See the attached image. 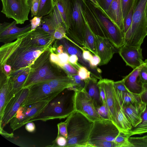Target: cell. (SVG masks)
Masks as SVG:
<instances>
[{
    "instance_id": "cell-9",
    "label": "cell",
    "mask_w": 147,
    "mask_h": 147,
    "mask_svg": "<svg viewBox=\"0 0 147 147\" xmlns=\"http://www.w3.org/2000/svg\"><path fill=\"white\" fill-rule=\"evenodd\" d=\"M119 132L118 128L111 120L95 121L90 136L89 143L102 141L114 142Z\"/></svg>"
},
{
    "instance_id": "cell-23",
    "label": "cell",
    "mask_w": 147,
    "mask_h": 147,
    "mask_svg": "<svg viewBox=\"0 0 147 147\" xmlns=\"http://www.w3.org/2000/svg\"><path fill=\"white\" fill-rule=\"evenodd\" d=\"M46 82L55 96L69 87H76V84L72 76H70L67 74Z\"/></svg>"
},
{
    "instance_id": "cell-42",
    "label": "cell",
    "mask_w": 147,
    "mask_h": 147,
    "mask_svg": "<svg viewBox=\"0 0 147 147\" xmlns=\"http://www.w3.org/2000/svg\"><path fill=\"white\" fill-rule=\"evenodd\" d=\"M58 133L57 135H61L66 138L68 137L67 128V120L61 122L57 125Z\"/></svg>"
},
{
    "instance_id": "cell-36",
    "label": "cell",
    "mask_w": 147,
    "mask_h": 147,
    "mask_svg": "<svg viewBox=\"0 0 147 147\" xmlns=\"http://www.w3.org/2000/svg\"><path fill=\"white\" fill-rule=\"evenodd\" d=\"M138 80L143 85H147V59L144 61V63L141 67Z\"/></svg>"
},
{
    "instance_id": "cell-41",
    "label": "cell",
    "mask_w": 147,
    "mask_h": 147,
    "mask_svg": "<svg viewBox=\"0 0 147 147\" xmlns=\"http://www.w3.org/2000/svg\"><path fill=\"white\" fill-rule=\"evenodd\" d=\"M90 147H116L114 142L106 141H97L89 143Z\"/></svg>"
},
{
    "instance_id": "cell-54",
    "label": "cell",
    "mask_w": 147,
    "mask_h": 147,
    "mask_svg": "<svg viewBox=\"0 0 147 147\" xmlns=\"http://www.w3.org/2000/svg\"><path fill=\"white\" fill-rule=\"evenodd\" d=\"M25 129L26 130L30 132H34L36 129L35 124L32 122H30L26 124Z\"/></svg>"
},
{
    "instance_id": "cell-43",
    "label": "cell",
    "mask_w": 147,
    "mask_h": 147,
    "mask_svg": "<svg viewBox=\"0 0 147 147\" xmlns=\"http://www.w3.org/2000/svg\"><path fill=\"white\" fill-rule=\"evenodd\" d=\"M90 71L87 68L82 65H80L78 71V74L83 80L89 78L90 77Z\"/></svg>"
},
{
    "instance_id": "cell-15",
    "label": "cell",
    "mask_w": 147,
    "mask_h": 147,
    "mask_svg": "<svg viewBox=\"0 0 147 147\" xmlns=\"http://www.w3.org/2000/svg\"><path fill=\"white\" fill-rule=\"evenodd\" d=\"M16 21L0 24V42L4 44L12 42L22 34L31 30V24L22 28L16 26Z\"/></svg>"
},
{
    "instance_id": "cell-48",
    "label": "cell",
    "mask_w": 147,
    "mask_h": 147,
    "mask_svg": "<svg viewBox=\"0 0 147 147\" xmlns=\"http://www.w3.org/2000/svg\"><path fill=\"white\" fill-rule=\"evenodd\" d=\"M113 85L114 88L119 91L130 92L125 86L123 79L120 81L114 82Z\"/></svg>"
},
{
    "instance_id": "cell-20",
    "label": "cell",
    "mask_w": 147,
    "mask_h": 147,
    "mask_svg": "<svg viewBox=\"0 0 147 147\" xmlns=\"http://www.w3.org/2000/svg\"><path fill=\"white\" fill-rule=\"evenodd\" d=\"M146 105L140 102L122 107L124 113L133 127L142 121V115L145 110Z\"/></svg>"
},
{
    "instance_id": "cell-37",
    "label": "cell",
    "mask_w": 147,
    "mask_h": 147,
    "mask_svg": "<svg viewBox=\"0 0 147 147\" xmlns=\"http://www.w3.org/2000/svg\"><path fill=\"white\" fill-rule=\"evenodd\" d=\"M134 0H121L123 18L124 19L133 6Z\"/></svg>"
},
{
    "instance_id": "cell-59",
    "label": "cell",
    "mask_w": 147,
    "mask_h": 147,
    "mask_svg": "<svg viewBox=\"0 0 147 147\" xmlns=\"http://www.w3.org/2000/svg\"><path fill=\"white\" fill-rule=\"evenodd\" d=\"M146 28H147V3L146 10Z\"/></svg>"
},
{
    "instance_id": "cell-47",
    "label": "cell",
    "mask_w": 147,
    "mask_h": 147,
    "mask_svg": "<svg viewBox=\"0 0 147 147\" xmlns=\"http://www.w3.org/2000/svg\"><path fill=\"white\" fill-rule=\"evenodd\" d=\"M57 54L59 60V66L62 67L64 64L69 63V57L67 53L63 52Z\"/></svg>"
},
{
    "instance_id": "cell-7",
    "label": "cell",
    "mask_w": 147,
    "mask_h": 147,
    "mask_svg": "<svg viewBox=\"0 0 147 147\" xmlns=\"http://www.w3.org/2000/svg\"><path fill=\"white\" fill-rule=\"evenodd\" d=\"M49 102L44 100L26 106L21 105L9 122L13 131L20 128L38 116L45 109Z\"/></svg>"
},
{
    "instance_id": "cell-52",
    "label": "cell",
    "mask_w": 147,
    "mask_h": 147,
    "mask_svg": "<svg viewBox=\"0 0 147 147\" xmlns=\"http://www.w3.org/2000/svg\"><path fill=\"white\" fill-rule=\"evenodd\" d=\"M141 101L147 105V85H144L142 92L139 94Z\"/></svg>"
},
{
    "instance_id": "cell-10",
    "label": "cell",
    "mask_w": 147,
    "mask_h": 147,
    "mask_svg": "<svg viewBox=\"0 0 147 147\" xmlns=\"http://www.w3.org/2000/svg\"><path fill=\"white\" fill-rule=\"evenodd\" d=\"M74 100L75 111L93 122L104 119L97 112L92 100L84 89L76 91Z\"/></svg>"
},
{
    "instance_id": "cell-44",
    "label": "cell",
    "mask_w": 147,
    "mask_h": 147,
    "mask_svg": "<svg viewBox=\"0 0 147 147\" xmlns=\"http://www.w3.org/2000/svg\"><path fill=\"white\" fill-rule=\"evenodd\" d=\"M62 68L67 74L70 76L73 75L78 74V70L69 63L64 64Z\"/></svg>"
},
{
    "instance_id": "cell-55",
    "label": "cell",
    "mask_w": 147,
    "mask_h": 147,
    "mask_svg": "<svg viewBox=\"0 0 147 147\" xmlns=\"http://www.w3.org/2000/svg\"><path fill=\"white\" fill-rule=\"evenodd\" d=\"M50 59L51 62L59 66V60L57 54L52 51L50 54Z\"/></svg>"
},
{
    "instance_id": "cell-56",
    "label": "cell",
    "mask_w": 147,
    "mask_h": 147,
    "mask_svg": "<svg viewBox=\"0 0 147 147\" xmlns=\"http://www.w3.org/2000/svg\"><path fill=\"white\" fill-rule=\"evenodd\" d=\"M98 85L99 89L100 96L103 103L105 101V93L102 86L98 83Z\"/></svg>"
},
{
    "instance_id": "cell-40",
    "label": "cell",
    "mask_w": 147,
    "mask_h": 147,
    "mask_svg": "<svg viewBox=\"0 0 147 147\" xmlns=\"http://www.w3.org/2000/svg\"><path fill=\"white\" fill-rule=\"evenodd\" d=\"M133 9L132 7L128 14L123 19L124 31L125 34L130 28L132 20Z\"/></svg>"
},
{
    "instance_id": "cell-28",
    "label": "cell",
    "mask_w": 147,
    "mask_h": 147,
    "mask_svg": "<svg viewBox=\"0 0 147 147\" xmlns=\"http://www.w3.org/2000/svg\"><path fill=\"white\" fill-rule=\"evenodd\" d=\"M60 24H62L59 22L53 11L49 14L42 17L41 24L38 27L53 35L56 29Z\"/></svg>"
},
{
    "instance_id": "cell-50",
    "label": "cell",
    "mask_w": 147,
    "mask_h": 147,
    "mask_svg": "<svg viewBox=\"0 0 147 147\" xmlns=\"http://www.w3.org/2000/svg\"><path fill=\"white\" fill-rule=\"evenodd\" d=\"M78 56L76 55H71L69 59V63L78 70L81 65L78 62Z\"/></svg>"
},
{
    "instance_id": "cell-22",
    "label": "cell",
    "mask_w": 147,
    "mask_h": 147,
    "mask_svg": "<svg viewBox=\"0 0 147 147\" xmlns=\"http://www.w3.org/2000/svg\"><path fill=\"white\" fill-rule=\"evenodd\" d=\"M115 125L119 131L127 133L133 127L126 117L122 107L115 92Z\"/></svg>"
},
{
    "instance_id": "cell-8",
    "label": "cell",
    "mask_w": 147,
    "mask_h": 147,
    "mask_svg": "<svg viewBox=\"0 0 147 147\" xmlns=\"http://www.w3.org/2000/svg\"><path fill=\"white\" fill-rule=\"evenodd\" d=\"M2 8L1 12L8 18H12L17 24H22L28 20L30 10L28 0H1Z\"/></svg>"
},
{
    "instance_id": "cell-45",
    "label": "cell",
    "mask_w": 147,
    "mask_h": 147,
    "mask_svg": "<svg viewBox=\"0 0 147 147\" xmlns=\"http://www.w3.org/2000/svg\"><path fill=\"white\" fill-rule=\"evenodd\" d=\"M67 142V138L61 135H57L53 141L52 147H65Z\"/></svg>"
},
{
    "instance_id": "cell-32",
    "label": "cell",
    "mask_w": 147,
    "mask_h": 147,
    "mask_svg": "<svg viewBox=\"0 0 147 147\" xmlns=\"http://www.w3.org/2000/svg\"><path fill=\"white\" fill-rule=\"evenodd\" d=\"M54 0H40L36 16L43 17L52 12L54 9Z\"/></svg>"
},
{
    "instance_id": "cell-51",
    "label": "cell",
    "mask_w": 147,
    "mask_h": 147,
    "mask_svg": "<svg viewBox=\"0 0 147 147\" xmlns=\"http://www.w3.org/2000/svg\"><path fill=\"white\" fill-rule=\"evenodd\" d=\"M100 62V59L98 55H93L92 60L89 62L91 69L95 68L98 65H99Z\"/></svg>"
},
{
    "instance_id": "cell-3",
    "label": "cell",
    "mask_w": 147,
    "mask_h": 147,
    "mask_svg": "<svg viewBox=\"0 0 147 147\" xmlns=\"http://www.w3.org/2000/svg\"><path fill=\"white\" fill-rule=\"evenodd\" d=\"M66 120L68 137L65 147H90L89 138L94 122L76 111Z\"/></svg>"
},
{
    "instance_id": "cell-17",
    "label": "cell",
    "mask_w": 147,
    "mask_h": 147,
    "mask_svg": "<svg viewBox=\"0 0 147 147\" xmlns=\"http://www.w3.org/2000/svg\"><path fill=\"white\" fill-rule=\"evenodd\" d=\"M53 12L58 20L64 26L67 32L70 28L72 21L70 0H55Z\"/></svg>"
},
{
    "instance_id": "cell-13",
    "label": "cell",
    "mask_w": 147,
    "mask_h": 147,
    "mask_svg": "<svg viewBox=\"0 0 147 147\" xmlns=\"http://www.w3.org/2000/svg\"><path fill=\"white\" fill-rule=\"evenodd\" d=\"M141 45L125 44L119 49L118 53L126 65L134 69L144 63Z\"/></svg>"
},
{
    "instance_id": "cell-35",
    "label": "cell",
    "mask_w": 147,
    "mask_h": 147,
    "mask_svg": "<svg viewBox=\"0 0 147 147\" xmlns=\"http://www.w3.org/2000/svg\"><path fill=\"white\" fill-rule=\"evenodd\" d=\"M96 109L98 114L103 119L111 120L109 110L105 101L101 106Z\"/></svg>"
},
{
    "instance_id": "cell-57",
    "label": "cell",
    "mask_w": 147,
    "mask_h": 147,
    "mask_svg": "<svg viewBox=\"0 0 147 147\" xmlns=\"http://www.w3.org/2000/svg\"><path fill=\"white\" fill-rule=\"evenodd\" d=\"M3 67L4 70L7 74L9 76L11 70V66L5 64L3 66Z\"/></svg>"
},
{
    "instance_id": "cell-24",
    "label": "cell",
    "mask_w": 147,
    "mask_h": 147,
    "mask_svg": "<svg viewBox=\"0 0 147 147\" xmlns=\"http://www.w3.org/2000/svg\"><path fill=\"white\" fill-rule=\"evenodd\" d=\"M142 66L133 69L123 78L125 86L131 93L140 94L143 89L144 85L138 80Z\"/></svg>"
},
{
    "instance_id": "cell-34",
    "label": "cell",
    "mask_w": 147,
    "mask_h": 147,
    "mask_svg": "<svg viewBox=\"0 0 147 147\" xmlns=\"http://www.w3.org/2000/svg\"><path fill=\"white\" fill-rule=\"evenodd\" d=\"M129 140L134 147H147V136L138 137H130Z\"/></svg>"
},
{
    "instance_id": "cell-19",
    "label": "cell",
    "mask_w": 147,
    "mask_h": 147,
    "mask_svg": "<svg viewBox=\"0 0 147 147\" xmlns=\"http://www.w3.org/2000/svg\"><path fill=\"white\" fill-rule=\"evenodd\" d=\"M114 81L107 79L100 78L98 82L103 87L105 95V101L109 109L111 121L115 124V92Z\"/></svg>"
},
{
    "instance_id": "cell-38",
    "label": "cell",
    "mask_w": 147,
    "mask_h": 147,
    "mask_svg": "<svg viewBox=\"0 0 147 147\" xmlns=\"http://www.w3.org/2000/svg\"><path fill=\"white\" fill-rule=\"evenodd\" d=\"M40 1V0H28V4L31 10L32 17L36 16Z\"/></svg>"
},
{
    "instance_id": "cell-4",
    "label": "cell",
    "mask_w": 147,
    "mask_h": 147,
    "mask_svg": "<svg viewBox=\"0 0 147 147\" xmlns=\"http://www.w3.org/2000/svg\"><path fill=\"white\" fill-rule=\"evenodd\" d=\"M75 91L67 88L65 89L50 101L45 109L38 116L29 122L67 118L75 111L74 100Z\"/></svg>"
},
{
    "instance_id": "cell-16",
    "label": "cell",
    "mask_w": 147,
    "mask_h": 147,
    "mask_svg": "<svg viewBox=\"0 0 147 147\" xmlns=\"http://www.w3.org/2000/svg\"><path fill=\"white\" fill-rule=\"evenodd\" d=\"M0 119L5 108L10 100L15 95L13 91V83L3 67L0 66Z\"/></svg>"
},
{
    "instance_id": "cell-30",
    "label": "cell",
    "mask_w": 147,
    "mask_h": 147,
    "mask_svg": "<svg viewBox=\"0 0 147 147\" xmlns=\"http://www.w3.org/2000/svg\"><path fill=\"white\" fill-rule=\"evenodd\" d=\"M122 107L142 102L139 94L119 91L115 88Z\"/></svg>"
},
{
    "instance_id": "cell-21",
    "label": "cell",
    "mask_w": 147,
    "mask_h": 147,
    "mask_svg": "<svg viewBox=\"0 0 147 147\" xmlns=\"http://www.w3.org/2000/svg\"><path fill=\"white\" fill-rule=\"evenodd\" d=\"M104 15L124 32L121 0H113Z\"/></svg>"
},
{
    "instance_id": "cell-27",
    "label": "cell",
    "mask_w": 147,
    "mask_h": 147,
    "mask_svg": "<svg viewBox=\"0 0 147 147\" xmlns=\"http://www.w3.org/2000/svg\"><path fill=\"white\" fill-rule=\"evenodd\" d=\"M30 67L20 69L9 75L13 83V91L14 94L22 89L29 73Z\"/></svg>"
},
{
    "instance_id": "cell-33",
    "label": "cell",
    "mask_w": 147,
    "mask_h": 147,
    "mask_svg": "<svg viewBox=\"0 0 147 147\" xmlns=\"http://www.w3.org/2000/svg\"><path fill=\"white\" fill-rule=\"evenodd\" d=\"M129 138L126 134L120 132L114 141L116 147H134L129 141Z\"/></svg>"
},
{
    "instance_id": "cell-6",
    "label": "cell",
    "mask_w": 147,
    "mask_h": 147,
    "mask_svg": "<svg viewBox=\"0 0 147 147\" xmlns=\"http://www.w3.org/2000/svg\"><path fill=\"white\" fill-rule=\"evenodd\" d=\"M72 21L67 36L78 45L86 49L84 42L85 23L82 12V0H70Z\"/></svg>"
},
{
    "instance_id": "cell-5",
    "label": "cell",
    "mask_w": 147,
    "mask_h": 147,
    "mask_svg": "<svg viewBox=\"0 0 147 147\" xmlns=\"http://www.w3.org/2000/svg\"><path fill=\"white\" fill-rule=\"evenodd\" d=\"M147 0H134L131 25L125 34V44L141 45L147 35L146 10Z\"/></svg>"
},
{
    "instance_id": "cell-39",
    "label": "cell",
    "mask_w": 147,
    "mask_h": 147,
    "mask_svg": "<svg viewBox=\"0 0 147 147\" xmlns=\"http://www.w3.org/2000/svg\"><path fill=\"white\" fill-rule=\"evenodd\" d=\"M55 39H61L63 38H66V30L64 26L62 24H60L57 27L53 35Z\"/></svg>"
},
{
    "instance_id": "cell-26",
    "label": "cell",
    "mask_w": 147,
    "mask_h": 147,
    "mask_svg": "<svg viewBox=\"0 0 147 147\" xmlns=\"http://www.w3.org/2000/svg\"><path fill=\"white\" fill-rule=\"evenodd\" d=\"M55 43L58 45L63 46L64 51L71 55H76L78 57V61L87 68H90L89 62L85 60L83 58L81 49L65 38L57 39Z\"/></svg>"
},
{
    "instance_id": "cell-14",
    "label": "cell",
    "mask_w": 147,
    "mask_h": 147,
    "mask_svg": "<svg viewBox=\"0 0 147 147\" xmlns=\"http://www.w3.org/2000/svg\"><path fill=\"white\" fill-rule=\"evenodd\" d=\"M29 91L28 88L22 89L10 100L6 106L2 118L0 119V130H3L9 123L26 97Z\"/></svg>"
},
{
    "instance_id": "cell-25",
    "label": "cell",
    "mask_w": 147,
    "mask_h": 147,
    "mask_svg": "<svg viewBox=\"0 0 147 147\" xmlns=\"http://www.w3.org/2000/svg\"><path fill=\"white\" fill-rule=\"evenodd\" d=\"M84 81V89L92 100L95 108L101 106L102 102L100 96L98 82L96 78L91 77Z\"/></svg>"
},
{
    "instance_id": "cell-11",
    "label": "cell",
    "mask_w": 147,
    "mask_h": 147,
    "mask_svg": "<svg viewBox=\"0 0 147 147\" xmlns=\"http://www.w3.org/2000/svg\"><path fill=\"white\" fill-rule=\"evenodd\" d=\"M28 88V93L21 106H26L44 100L50 101L55 96L46 81L34 84Z\"/></svg>"
},
{
    "instance_id": "cell-18",
    "label": "cell",
    "mask_w": 147,
    "mask_h": 147,
    "mask_svg": "<svg viewBox=\"0 0 147 147\" xmlns=\"http://www.w3.org/2000/svg\"><path fill=\"white\" fill-rule=\"evenodd\" d=\"M97 55L100 59L99 65L107 64L117 52L116 48L106 38L95 35Z\"/></svg>"
},
{
    "instance_id": "cell-31",
    "label": "cell",
    "mask_w": 147,
    "mask_h": 147,
    "mask_svg": "<svg viewBox=\"0 0 147 147\" xmlns=\"http://www.w3.org/2000/svg\"><path fill=\"white\" fill-rule=\"evenodd\" d=\"M142 121L137 125L133 127L126 135L129 138L135 135H141L147 133V105L146 109L142 115Z\"/></svg>"
},
{
    "instance_id": "cell-49",
    "label": "cell",
    "mask_w": 147,
    "mask_h": 147,
    "mask_svg": "<svg viewBox=\"0 0 147 147\" xmlns=\"http://www.w3.org/2000/svg\"><path fill=\"white\" fill-rule=\"evenodd\" d=\"M42 17L35 16L30 20L31 26V30H35L40 25Z\"/></svg>"
},
{
    "instance_id": "cell-12",
    "label": "cell",
    "mask_w": 147,
    "mask_h": 147,
    "mask_svg": "<svg viewBox=\"0 0 147 147\" xmlns=\"http://www.w3.org/2000/svg\"><path fill=\"white\" fill-rule=\"evenodd\" d=\"M98 14L103 25L105 37L117 49L125 44V34L99 9Z\"/></svg>"
},
{
    "instance_id": "cell-46",
    "label": "cell",
    "mask_w": 147,
    "mask_h": 147,
    "mask_svg": "<svg viewBox=\"0 0 147 147\" xmlns=\"http://www.w3.org/2000/svg\"><path fill=\"white\" fill-rule=\"evenodd\" d=\"M100 6L102 13L104 14L108 9L113 0H96Z\"/></svg>"
},
{
    "instance_id": "cell-58",
    "label": "cell",
    "mask_w": 147,
    "mask_h": 147,
    "mask_svg": "<svg viewBox=\"0 0 147 147\" xmlns=\"http://www.w3.org/2000/svg\"><path fill=\"white\" fill-rule=\"evenodd\" d=\"M92 3L95 5V7H96L97 8L99 9L100 10V11H101V9L99 6V5H98V3H97V2L96 1V0H89Z\"/></svg>"
},
{
    "instance_id": "cell-1",
    "label": "cell",
    "mask_w": 147,
    "mask_h": 147,
    "mask_svg": "<svg viewBox=\"0 0 147 147\" xmlns=\"http://www.w3.org/2000/svg\"><path fill=\"white\" fill-rule=\"evenodd\" d=\"M30 31L0 47V66L5 64L10 65L11 70L9 75L30 67L42 53L51 46L40 45L32 36Z\"/></svg>"
},
{
    "instance_id": "cell-2",
    "label": "cell",
    "mask_w": 147,
    "mask_h": 147,
    "mask_svg": "<svg viewBox=\"0 0 147 147\" xmlns=\"http://www.w3.org/2000/svg\"><path fill=\"white\" fill-rule=\"evenodd\" d=\"M51 46L42 53L30 67L22 89L39 82L48 81L67 74L61 67L51 61Z\"/></svg>"
},
{
    "instance_id": "cell-29",
    "label": "cell",
    "mask_w": 147,
    "mask_h": 147,
    "mask_svg": "<svg viewBox=\"0 0 147 147\" xmlns=\"http://www.w3.org/2000/svg\"><path fill=\"white\" fill-rule=\"evenodd\" d=\"M83 18L85 23L84 36L85 48L94 55H98L95 35L92 32L85 19Z\"/></svg>"
},
{
    "instance_id": "cell-53",
    "label": "cell",
    "mask_w": 147,
    "mask_h": 147,
    "mask_svg": "<svg viewBox=\"0 0 147 147\" xmlns=\"http://www.w3.org/2000/svg\"><path fill=\"white\" fill-rule=\"evenodd\" d=\"M82 51L83 59L86 61L89 62L91 61L93 59V56L90 53V51H87L85 49H83Z\"/></svg>"
}]
</instances>
